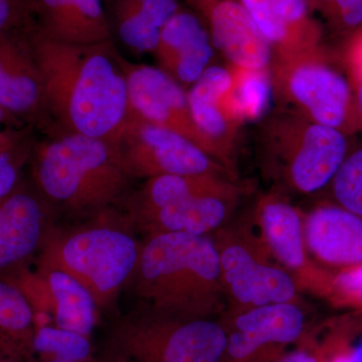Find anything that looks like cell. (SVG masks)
<instances>
[{"label":"cell","mask_w":362,"mask_h":362,"mask_svg":"<svg viewBox=\"0 0 362 362\" xmlns=\"http://www.w3.org/2000/svg\"><path fill=\"white\" fill-rule=\"evenodd\" d=\"M23 33L42 78L47 119L64 133L110 139L129 112L123 58L112 40L66 44L28 23Z\"/></svg>","instance_id":"cell-1"},{"label":"cell","mask_w":362,"mask_h":362,"mask_svg":"<svg viewBox=\"0 0 362 362\" xmlns=\"http://www.w3.org/2000/svg\"><path fill=\"white\" fill-rule=\"evenodd\" d=\"M129 283L145 308L182 319H216L226 310L211 235L162 233L141 245Z\"/></svg>","instance_id":"cell-2"},{"label":"cell","mask_w":362,"mask_h":362,"mask_svg":"<svg viewBox=\"0 0 362 362\" xmlns=\"http://www.w3.org/2000/svg\"><path fill=\"white\" fill-rule=\"evenodd\" d=\"M33 173L42 197L78 214L106 209L132 180L109 140L75 133L37 147Z\"/></svg>","instance_id":"cell-3"},{"label":"cell","mask_w":362,"mask_h":362,"mask_svg":"<svg viewBox=\"0 0 362 362\" xmlns=\"http://www.w3.org/2000/svg\"><path fill=\"white\" fill-rule=\"evenodd\" d=\"M265 128L264 169L295 194H315L330 185L351 149L349 136L298 113L272 118Z\"/></svg>","instance_id":"cell-4"},{"label":"cell","mask_w":362,"mask_h":362,"mask_svg":"<svg viewBox=\"0 0 362 362\" xmlns=\"http://www.w3.org/2000/svg\"><path fill=\"white\" fill-rule=\"evenodd\" d=\"M39 268L68 274L92 295L98 308L115 301L129 283L141 244L129 233L95 226L45 237Z\"/></svg>","instance_id":"cell-5"},{"label":"cell","mask_w":362,"mask_h":362,"mask_svg":"<svg viewBox=\"0 0 362 362\" xmlns=\"http://www.w3.org/2000/svg\"><path fill=\"white\" fill-rule=\"evenodd\" d=\"M113 356L126 362H221L226 334L218 319H182L149 309L128 314L110 332Z\"/></svg>","instance_id":"cell-6"},{"label":"cell","mask_w":362,"mask_h":362,"mask_svg":"<svg viewBox=\"0 0 362 362\" xmlns=\"http://www.w3.org/2000/svg\"><path fill=\"white\" fill-rule=\"evenodd\" d=\"M218 252L226 310L301 305L292 276L275 261L249 226L226 225L211 235Z\"/></svg>","instance_id":"cell-7"},{"label":"cell","mask_w":362,"mask_h":362,"mask_svg":"<svg viewBox=\"0 0 362 362\" xmlns=\"http://www.w3.org/2000/svg\"><path fill=\"white\" fill-rule=\"evenodd\" d=\"M109 141L132 178L168 175H214L230 178L226 169L194 143L128 112Z\"/></svg>","instance_id":"cell-8"},{"label":"cell","mask_w":362,"mask_h":362,"mask_svg":"<svg viewBox=\"0 0 362 362\" xmlns=\"http://www.w3.org/2000/svg\"><path fill=\"white\" fill-rule=\"evenodd\" d=\"M313 52L286 59L278 89L299 115L354 135L362 130L354 83L320 57L311 56Z\"/></svg>","instance_id":"cell-9"},{"label":"cell","mask_w":362,"mask_h":362,"mask_svg":"<svg viewBox=\"0 0 362 362\" xmlns=\"http://www.w3.org/2000/svg\"><path fill=\"white\" fill-rule=\"evenodd\" d=\"M218 320L226 334L221 362H276L306 337L307 316L300 304L226 310Z\"/></svg>","instance_id":"cell-10"},{"label":"cell","mask_w":362,"mask_h":362,"mask_svg":"<svg viewBox=\"0 0 362 362\" xmlns=\"http://www.w3.org/2000/svg\"><path fill=\"white\" fill-rule=\"evenodd\" d=\"M259 235L272 258L294 279L299 290L330 292L331 281L308 258L303 216L281 194L259 199L255 216Z\"/></svg>","instance_id":"cell-11"},{"label":"cell","mask_w":362,"mask_h":362,"mask_svg":"<svg viewBox=\"0 0 362 362\" xmlns=\"http://www.w3.org/2000/svg\"><path fill=\"white\" fill-rule=\"evenodd\" d=\"M123 65L131 113L147 122L175 131L211 156L206 139L192 119L187 93L182 86L160 68L133 65L125 59Z\"/></svg>","instance_id":"cell-12"},{"label":"cell","mask_w":362,"mask_h":362,"mask_svg":"<svg viewBox=\"0 0 362 362\" xmlns=\"http://www.w3.org/2000/svg\"><path fill=\"white\" fill-rule=\"evenodd\" d=\"M201 18L214 49L233 66L265 70L273 47L240 0H182Z\"/></svg>","instance_id":"cell-13"},{"label":"cell","mask_w":362,"mask_h":362,"mask_svg":"<svg viewBox=\"0 0 362 362\" xmlns=\"http://www.w3.org/2000/svg\"><path fill=\"white\" fill-rule=\"evenodd\" d=\"M40 195L21 182L0 199V280L9 281L25 270L44 245L47 211Z\"/></svg>","instance_id":"cell-14"},{"label":"cell","mask_w":362,"mask_h":362,"mask_svg":"<svg viewBox=\"0 0 362 362\" xmlns=\"http://www.w3.org/2000/svg\"><path fill=\"white\" fill-rule=\"evenodd\" d=\"M0 108L30 124L49 120L42 78L23 30L0 35Z\"/></svg>","instance_id":"cell-15"},{"label":"cell","mask_w":362,"mask_h":362,"mask_svg":"<svg viewBox=\"0 0 362 362\" xmlns=\"http://www.w3.org/2000/svg\"><path fill=\"white\" fill-rule=\"evenodd\" d=\"M104 0H28L33 30L66 44L92 45L112 40Z\"/></svg>","instance_id":"cell-16"},{"label":"cell","mask_w":362,"mask_h":362,"mask_svg":"<svg viewBox=\"0 0 362 362\" xmlns=\"http://www.w3.org/2000/svg\"><path fill=\"white\" fill-rule=\"evenodd\" d=\"M233 82V71L211 66L187 92L195 125L209 146V154L233 180L235 170V130L226 118L221 101Z\"/></svg>","instance_id":"cell-17"},{"label":"cell","mask_w":362,"mask_h":362,"mask_svg":"<svg viewBox=\"0 0 362 362\" xmlns=\"http://www.w3.org/2000/svg\"><path fill=\"white\" fill-rule=\"evenodd\" d=\"M307 252L326 266L347 269L362 264V218L324 204L303 216Z\"/></svg>","instance_id":"cell-18"},{"label":"cell","mask_w":362,"mask_h":362,"mask_svg":"<svg viewBox=\"0 0 362 362\" xmlns=\"http://www.w3.org/2000/svg\"><path fill=\"white\" fill-rule=\"evenodd\" d=\"M154 54L160 69L183 87L201 78L213 59L214 47L201 18L182 7L162 30Z\"/></svg>","instance_id":"cell-19"},{"label":"cell","mask_w":362,"mask_h":362,"mask_svg":"<svg viewBox=\"0 0 362 362\" xmlns=\"http://www.w3.org/2000/svg\"><path fill=\"white\" fill-rule=\"evenodd\" d=\"M240 195L242 192L188 197L133 216L147 237L162 233L209 235L228 223Z\"/></svg>","instance_id":"cell-20"},{"label":"cell","mask_w":362,"mask_h":362,"mask_svg":"<svg viewBox=\"0 0 362 362\" xmlns=\"http://www.w3.org/2000/svg\"><path fill=\"white\" fill-rule=\"evenodd\" d=\"M112 35L130 51L154 52L162 30L182 8L180 0H112Z\"/></svg>","instance_id":"cell-21"},{"label":"cell","mask_w":362,"mask_h":362,"mask_svg":"<svg viewBox=\"0 0 362 362\" xmlns=\"http://www.w3.org/2000/svg\"><path fill=\"white\" fill-rule=\"evenodd\" d=\"M242 192L233 180L214 175H168L150 178L136 194L132 214L146 213L188 197Z\"/></svg>","instance_id":"cell-22"},{"label":"cell","mask_w":362,"mask_h":362,"mask_svg":"<svg viewBox=\"0 0 362 362\" xmlns=\"http://www.w3.org/2000/svg\"><path fill=\"white\" fill-rule=\"evenodd\" d=\"M37 273L49 290L57 326L88 337L96 323L98 307L92 295L64 272L39 268Z\"/></svg>","instance_id":"cell-23"},{"label":"cell","mask_w":362,"mask_h":362,"mask_svg":"<svg viewBox=\"0 0 362 362\" xmlns=\"http://www.w3.org/2000/svg\"><path fill=\"white\" fill-rule=\"evenodd\" d=\"M232 71V85L221 101L226 118L233 125L263 118L274 97V83L268 69L251 70L233 66Z\"/></svg>","instance_id":"cell-24"},{"label":"cell","mask_w":362,"mask_h":362,"mask_svg":"<svg viewBox=\"0 0 362 362\" xmlns=\"http://www.w3.org/2000/svg\"><path fill=\"white\" fill-rule=\"evenodd\" d=\"M330 185L335 204L362 218V146L350 149Z\"/></svg>","instance_id":"cell-25"},{"label":"cell","mask_w":362,"mask_h":362,"mask_svg":"<svg viewBox=\"0 0 362 362\" xmlns=\"http://www.w3.org/2000/svg\"><path fill=\"white\" fill-rule=\"evenodd\" d=\"M35 349L40 354H49L66 362L85 361L90 354L87 337L61 328L44 326L33 339Z\"/></svg>","instance_id":"cell-26"},{"label":"cell","mask_w":362,"mask_h":362,"mask_svg":"<svg viewBox=\"0 0 362 362\" xmlns=\"http://www.w3.org/2000/svg\"><path fill=\"white\" fill-rule=\"evenodd\" d=\"M33 310L23 293L13 283L0 280V337H18L28 332Z\"/></svg>","instance_id":"cell-27"},{"label":"cell","mask_w":362,"mask_h":362,"mask_svg":"<svg viewBox=\"0 0 362 362\" xmlns=\"http://www.w3.org/2000/svg\"><path fill=\"white\" fill-rule=\"evenodd\" d=\"M258 26L259 32L270 42L272 47H278L287 58L298 54L296 45L289 30L278 20L272 0H240Z\"/></svg>","instance_id":"cell-28"},{"label":"cell","mask_w":362,"mask_h":362,"mask_svg":"<svg viewBox=\"0 0 362 362\" xmlns=\"http://www.w3.org/2000/svg\"><path fill=\"white\" fill-rule=\"evenodd\" d=\"M311 13L317 11L339 33H356L362 28V0H307Z\"/></svg>","instance_id":"cell-29"},{"label":"cell","mask_w":362,"mask_h":362,"mask_svg":"<svg viewBox=\"0 0 362 362\" xmlns=\"http://www.w3.org/2000/svg\"><path fill=\"white\" fill-rule=\"evenodd\" d=\"M330 292L342 301L362 305V264L343 269L331 281Z\"/></svg>","instance_id":"cell-30"},{"label":"cell","mask_w":362,"mask_h":362,"mask_svg":"<svg viewBox=\"0 0 362 362\" xmlns=\"http://www.w3.org/2000/svg\"><path fill=\"white\" fill-rule=\"evenodd\" d=\"M25 150L18 147L8 151H0V199L13 192L21 183V156Z\"/></svg>","instance_id":"cell-31"},{"label":"cell","mask_w":362,"mask_h":362,"mask_svg":"<svg viewBox=\"0 0 362 362\" xmlns=\"http://www.w3.org/2000/svg\"><path fill=\"white\" fill-rule=\"evenodd\" d=\"M28 21V0H0V35L23 30Z\"/></svg>","instance_id":"cell-32"},{"label":"cell","mask_w":362,"mask_h":362,"mask_svg":"<svg viewBox=\"0 0 362 362\" xmlns=\"http://www.w3.org/2000/svg\"><path fill=\"white\" fill-rule=\"evenodd\" d=\"M276 362H322V357L319 354L318 350L306 341L305 337L301 340V344L298 349L286 352L284 356Z\"/></svg>","instance_id":"cell-33"},{"label":"cell","mask_w":362,"mask_h":362,"mask_svg":"<svg viewBox=\"0 0 362 362\" xmlns=\"http://www.w3.org/2000/svg\"><path fill=\"white\" fill-rule=\"evenodd\" d=\"M11 120H18L6 110L0 108V151H8L21 146L20 138L11 133V131L2 130L4 124L11 122Z\"/></svg>","instance_id":"cell-34"},{"label":"cell","mask_w":362,"mask_h":362,"mask_svg":"<svg viewBox=\"0 0 362 362\" xmlns=\"http://www.w3.org/2000/svg\"><path fill=\"white\" fill-rule=\"evenodd\" d=\"M354 90H356L357 109H358L359 119H361L362 129V81L354 85Z\"/></svg>","instance_id":"cell-35"},{"label":"cell","mask_w":362,"mask_h":362,"mask_svg":"<svg viewBox=\"0 0 362 362\" xmlns=\"http://www.w3.org/2000/svg\"><path fill=\"white\" fill-rule=\"evenodd\" d=\"M329 362H352L351 351H343L330 359Z\"/></svg>","instance_id":"cell-36"},{"label":"cell","mask_w":362,"mask_h":362,"mask_svg":"<svg viewBox=\"0 0 362 362\" xmlns=\"http://www.w3.org/2000/svg\"><path fill=\"white\" fill-rule=\"evenodd\" d=\"M352 362H362V345L351 351Z\"/></svg>","instance_id":"cell-37"},{"label":"cell","mask_w":362,"mask_h":362,"mask_svg":"<svg viewBox=\"0 0 362 362\" xmlns=\"http://www.w3.org/2000/svg\"><path fill=\"white\" fill-rule=\"evenodd\" d=\"M107 362H126V361H122V359L118 358V357L113 356V357H112V359L110 361H107Z\"/></svg>","instance_id":"cell-38"},{"label":"cell","mask_w":362,"mask_h":362,"mask_svg":"<svg viewBox=\"0 0 362 362\" xmlns=\"http://www.w3.org/2000/svg\"><path fill=\"white\" fill-rule=\"evenodd\" d=\"M52 362H66V361H61V359L54 358V361H52Z\"/></svg>","instance_id":"cell-39"},{"label":"cell","mask_w":362,"mask_h":362,"mask_svg":"<svg viewBox=\"0 0 362 362\" xmlns=\"http://www.w3.org/2000/svg\"><path fill=\"white\" fill-rule=\"evenodd\" d=\"M112 1V0H104V2L105 4H110V2Z\"/></svg>","instance_id":"cell-40"},{"label":"cell","mask_w":362,"mask_h":362,"mask_svg":"<svg viewBox=\"0 0 362 362\" xmlns=\"http://www.w3.org/2000/svg\"><path fill=\"white\" fill-rule=\"evenodd\" d=\"M1 362H6V361H1Z\"/></svg>","instance_id":"cell-41"}]
</instances>
